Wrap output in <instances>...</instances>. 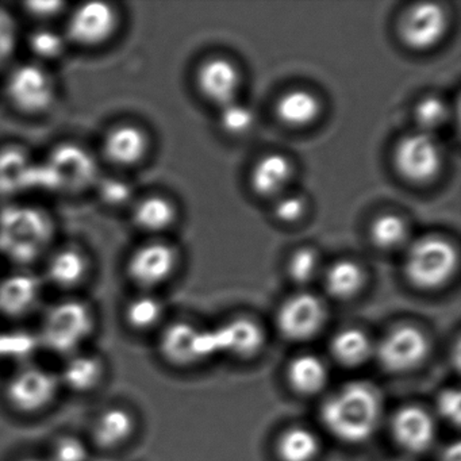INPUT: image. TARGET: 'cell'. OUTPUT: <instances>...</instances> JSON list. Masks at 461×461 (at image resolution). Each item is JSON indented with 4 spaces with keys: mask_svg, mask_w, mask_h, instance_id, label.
Returning a JSON list of instances; mask_svg holds the SVG:
<instances>
[{
    "mask_svg": "<svg viewBox=\"0 0 461 461\" xmlns=\"http://www.w3.org/2000/svg\"><path fill=\"white\" fill-rule=\"evenodd\" d=\"M90 449L82 438L77 436H63L56 439L50 461H88Z\"/></svg>",
    "mask_w": 461,
    "mask_h": 461,
    "instance_id": "obj_36",
    "label": "cell"
},
{
    "mask_svg": "<svg viewBox=\"0 0 461 461\" xmlns=\"http://www.w3.org/2000/svg\"><path fill=\"white\" fill-rule=\"evenodd\" d=\"M291 177V164L285 156L271 153L256 163L250 174V185L261 196L279 194Z\"/></svg>",
    "mask_w": 461,
    "mask_h": 461,
    "instance_id": "obj_23",
    "label": "cell"
},
{
    "mask_svg": "<svg viewBox=\"0 0 461 461\" xmlns=\"http://www.w3.org/2000/svg\"><path fill=\"white\" fill-rule=\"evenodd\" d=\"M457 268V252L442 237L417 240L407 252L404 274L420 290H436L444 285Z\"/></svg>",
    "mask_w": 461,
    "mask_h": 461,
    "instance_id": "obj_5",
    "label": "cell"
},
{
    "mask_svg": "<svg viewBox=\"0 0 461 461\" xmlns=\"http://www.w3.org/2000/svg\"><path fill=\"white\" fill-rule=\"evenodd\" d=\"M60 379L50 369L25 366L7 380L5 395L7 403L21 414H39L52 406L60 390Z\"/></svg>",
    "mask_w": 461,
    "mask_h": 461,
    "instance_id": "obj_6",
    "label": "cell"
},
{
    "mask_svg": "<svg viewBox=\"0 0 461 461\" xmlns=\"http://www.w3.org/2000/svg\"><path fill=\"white\" fill-rule=\"evenodd\" d=\"M199 90L209 101L225 106L234 102L240 86L236 67L225 59H212L199 68L196 75Z\"/></svg>",
    "mask_w": 461,
    "mask_h": 461,
    "instance_id": "obj_19",
    "label": "cell"
},
{
    "mask_svg": "<svg viewBox=\"0 0 461 461\" xmlns=\"http://www.w3.org/2000/svg\"><path fill=\"white\" fill-rule=\"evenodd\" d=\"M325 307L312 294H298L282 304L276 323L280 333L293 341L312 339L325 322Z\"/></svg>",
    "mask_w": 461,
    "mask_h": 461,
    "instance_id": "obj_12",
    "label": "cell"
},
{
    "mask_svg": "<svg viewBox=\"0 0 461 461\" xmlns=\"http://www.w3.org/2000/svg\"><path fill=\"white\" fill-rule=\"evenodd\" d=\"M393 161L404 179L412 183H425L438 174L442 152L430 134L418 131L403 137L398 142Z\"/></svg>",
    "mask_w": 461,
    "mask_h": 461,
    "instance_id": "obj_10",
    "label": "cell"
},
{
    "mask_svg": "<svg viewBox=\"0 0 461 461\" xmlns=\"http://www.w3.org/2000/svg\"><path fill=\"white\" fill-rule=\"evenodd\" d=\"M123 318L126 325L133 330H149L163 318V304L155 296L142 294L126 304Z\"/></svg>",
    "mask_w": 461,
    "mask_h": 461,
    "instance_id": "obj_31",
    "label": "cell"
},
{
    "mask_svg": "<svg viewBox=\"0 0 461 461\" xmlns=\"http://www.w3.org/2000/svg\"><path fill=\"white\" fill-rule=\"evenodd\" d=\"M95 325V314L90 304L67 299L48 310L39 341L50 352L69 357L80 352V348L93 336Z\"/></svg>",
    "mask_w": 461,
    "mask_h": 461,
    "instance_id": "obj_3",
    "label": "cell"
},
{
    "mask_svg": "<svg viewBox=\"0 0 461 461\" xmlns=\"http://www.w3.org/2000/svg\"><path fill=\"white\" fill-rule=\"evenodd\" d=\"M276 453L280 461H314L320 453V441L314 431L295 426L280 434Z\"/></svg>",
    "mask_w": 461,
    "mask_h": 461,
    "instance_id": "obj_28",
    "label": "cell"
},
{
    "mask_svg": "<svg viewBox=\"0 0 461 461\" xmlns=\"http://www.w3.org/2000/svg\"><path fill=\"white\" fill-rule=\"evenodd\" d=\"M29 48L41 60L52 61L66 52L67 39L53 29H37L29 37Z\"/></svg>",
    "mask_w": 461,
    "mask_h": 461,
    "instance_id": "obj_33",
    "label": "cell"
},
{
    "mask_svg": "<svg viewBox=\"0 0 461 461\" xmlns=\"http://www.w3.org/2000/svg\"><path fill=\"white\" fill-rule=\"evenodd\" d=\"M382 399L368 383L355 382L339 388L321 409L325 428L339 441L361 444L376 431Z\"/></svg>",
    "mask_w": 461,
    "mask_h": 461,
    "instance_id": "obj_1",
    "label": "cell"
},
{
    "mask_svg": "<svg viewBox=\"0 0 461 461\" xmlns=\"http://www.w3.org/2000/svg\"><path fill=\"white\" fill-rule=\"evenodd\" d=\"M393 461H406V460H393Z\"/></svg>",
    "mask_w": 461,
    "mask_h": 461,
    "instance_id": "obj_46",
    "label": "cell"
},
{
    "mask_svg": "<svg viewBox=\"0 0 461 461\" xmlns=\"http://www.w3.org/2000/svg\"><path fill=\"white\" fill-rule=\"evenodd\" d=\"M6 358V333H0V360Z\"/></svg>",
    "mask_w": 461,
    "mask_h": 461,
    "instance_id": "obj_44",
    "label": "cell"
},
{
    "mask_svg": "<svg viewBox=\"0 0 461 461\" xmlns=\"http://www.w3.org/2000/svg\"><path fill=\"white\" fill-rule=\"evenodd\" d=\"M429 349L428 337L420 329L402 325L385 334L377 345L376 356L385 371L403 374L420 366Z\"/></svg>",
    "mask_w": 461,
    "mask_h": 461,
    "instance_id": "obj_8",
    "label": "cell"
},
{
    "mask_svg": "<svg viewBox=\"0 0 461 461\" xmlns=\"http://www.w3.org/2000/svg\"><path fill=\"white\" fill-rule=\"evenodd\" d=\"M318 268V258L314 250L309 248L296 250L288 264L290 276L296 283H307L315 276Z\"/></svg>",
    "mask_w": 461,
    "mask_h": 461,
    "instance_id": "obj_38",
    "label": "cell"
},
{
    "mask_svg": "<svg viewBox=\"0 0 461 461\" xmlns=\"http://www.w3.org/2000/svg\"><path fill=\"white\" fill-rule=\"evenodd\" d=\"M48 277L60 288H74L86 279L88 261L86 256L75 248H63L48 261Z\"/></svg>",
    "mask_w": 461,
    "mask_h": 461,
    "instance_id": "obj_24",
    "label": "cell"
},
{
    "mask_svg": "<svg viewBox=\"0 0 461 461\" xmlns=\"http://www.w3.org/2000/svg\"><path fill=\"white\" fill-rule=\"evenodd\" d=\"M437 410L444 420L457 426L461 420L460 393H458V391L453 390V388L442 391L438 399H437Z\"/></svg>",
    "mask_w": 461,
    "mask_h": 461,
    "instance_id": "obj_41",
    "label": "cell"
},
{
    "mask_svg": "<svg viewBox=\"0 0 461 461\" xmlns=\"http://www.w3.org/2000/svg\"><path fill=\"white\" fill-rule=\"evenodd\" d=\"M32 190H39V163L18 147L0 150V195H20Z\"/></svg>",
    "mask_w": 461,
    "mask_h": 461,
    "instance_id": "obj_17",
    "label": "cell"
},
{
    "mask_svg": "<svg viewBox=\"0 0 461 461\" xmlns=\"http://www.w3.org/2000/svg\"><path fill=\"white\" fill-rule=\"evenodd\" d=\"M447 118V104L437 96H426L415 109V121H417L420 131H425V133L444 125Z\"/></svg>",
    "mask_w": 461,
    "mask_h": 461,
    "instance_id": "obj_34",
    "label": "cell"
},
{
    "mask_svg": "<svg viewBox=\"0 0 461 461\" xmlns=\"http://www.w3.org/2000/svg\"><path fill=\"white\" fill-rule=\"evenodd\" d=\"M17 44V23L7 10L0 9V68L13 58Z\"/></svg>",
    "mask_w": 461,
    "mask_h": 461,
    "instance_id": "obj_37",
    "label": "cell"
},
{
    "mask_svg": "<svg viewBox=\"0 0 461 461\" xmlns=\"http://www.w3.org/2000/svg\"><path fill=\"white\" fill-rule=\"evenodd\" d=\"M176 266L174 248L163 242H150L134 250L126 271L131 282L144 290L163 285Z\"/></svg>",
    "mask_w": 461,
    "mask_h": 461,
    "instance_id": "obj_13",
    "label": "cell"
},
{
    "mask_svg": "<svg viewBox=\"0 0 461 461\" xmlns=\"http://www.w3.org/2000/svg\"><path fill=\"white\" fill-rule=\"evenodd\" d=\"M149 149V139L139 126L121 123L107 131L104 153L110 163L118 167H133L141 163Z\"/></svg>",
    "mask_w": 461,
    "mask_h": 461,
    "instance_id": "obj_18",
    "label": "cell"
},
{
    "mask_svg": "<svg viewBox=\"0 0 461 461\" xmlns=\"http://www.w3.org/2000/svg\"><path fill=\"white\" fill-rule=\"evenodd\" d=\"M447 29L444 10L434 4H420L404 15L401 23V36L404 44L412 50H425L436 45Z\"/></svg>",
    "mask_w": 461,
    "mask_h": 461,
    "instance_id": "obj_14",
    "label": "cell"
},
{
    "mask_svg": "<svg viewBox=\"0 0 461 461\" xmlns=\"http://www.w3.org/2000/svg\"><path fill=\"white\" fill-rule=\"evenodd\" d=\"M407 230L406 222L401 217L385 214L372 223L371 239L380 249H395L406 241Z\"/></svg>",
    "mask_w": 461,
    "mask_h": 461,
    "instance_id": "obj_32",
    "label": "cell"
},
{
    "mask_svg": "<svg viewBox=\"0 0 461 461\" xmlns=\"http://www.w3.org/2000/svg\"><path fill=\"white\" fill-rule=\"evenodd\" d=\"M175 207L163 196H148L134 207L133 220L137 228L150 233H158L172 225L175 221Z\"/></svg>",
    "mask_w": 461,
    "mask_h": 461,
    "instance_id": "obj_29",
    "label": "cell"
},
{
    "mask_svg": "<svg viewBox=\"0 0 461 461\" xmlns=\"http://www.w3.org/2000/svg\"><path fill=\"white\" fill-rule=\"evenodd\" d=\"M136 429V417L131 410L121 406L109 407L94 422V442L101 449H120L133 438Z\"/></svg>",
    "mask_w": 461,
    "mask_h": 461,
    "instance_id": "obj_21",
    "label": "cell"
},
{
    "mask_svg": "<svg viewBox=\"0 0 461 461\" xmlns=\"http://www.w3.org/2000/svg\"><path fill=\"white\" fill-rule=\"evenodd\" d=\"M291 387L302 395H314L328 383V368L314 355H301L291 361L287 369Z\"/></svg>",
    "mask_w": 461,
    "mask_h": 461,
    "instance_id": "obj_25",
    "label": "cell"
},
{
    "mask_svg": "<svg viewBox=\"0 0 461 461\" xmlns=\"http://www.w3.org/2000/svg\"><path fill=\"white\" fill-rule=\"evenodd\" d=\"M325 285L328 293L334 298H353L363 288V271L353 261H337L326 272Z\"/></svg>",
    "mask_w": 461,
    "mask_h": 461,
    "instance_id": "obj_30",
    "label": "cell"
},
{
    "mask_svg": "<svg viewBox=\"0 0 461 461\" xmlns=\"http://www.w3.org/2000/svg\"><path fill=\"white\" fill-rule=\"evenodd\" d=\"M391 431L399 447L406 452L420 453L428 450L436 438L433 417L422 407L406 406L398 410L391 420Z\"/></svg>",
    "mask_w": 461,
    "mask_h": 461,
    "instance_id": "obj_15",
    "label": "cell"
},
{
    "mask_svg": "<svg viewBox=\"0 0 461 461\" xmlns=\"http://www.w3.org/2000/svg\"><path fill=\"white\" fill-rule=\"evenodd\" d=\"M263 329L247 318H237L212 330H204L203 345L207 358L218 353L252 357L264 347Z\"/></svg>",
    "mask_w": 461,
    "mask_h": 461,
    "instance_id": "obj_11",
    "label": "cell"
},
{
    "mask_svg": "<svg viewBox=\"0 0 461 461\" xmlns=\"http://www.w3.org/2000/svg\"><path fill=\"white\" fill-rule=\"evenodd\" d=\"M118 26L120 15L112 5L88 2L72 13L66 39L83 48L101 47L114 37Z\"/></svg>",
    "mask_w": 461,
    "mask_h": 461,
    "instance_id": "obj_9",
    "label": "cell"
},
{
    "mask_svg": "<svg viewBox=\"0 0 461 461\" xmlns=\"http://www.w3.org/2000/svg\"><path fill=\"white\" fill-rule=\"evenodd\" d=\"M6 94L18 112L39 115L56 101V85L47 69L39 64H23L7 77Z\"/></svg>",
    "mask_w": 461,
    "mask_h": 461,
    "instance_id": "obj_7",
    "label": "cell"
},
{
    "mask_svg": "<svg viewBox=\"0 0 461 461\" xmlns=\"http://www.w3.org/2000/svg\"><path fill=\"white\" fill-rule=\"evenodd\" d=\"M220 123L226 133L242 134L249 131L253 123V113L245 104L230 102L222 106Z\"/></svg>",
    "mask_w": 461,
    "mask_h": 461,
    "instance_id": "obj_35",
    "label": "cell"
},
{
    "mask_svg": "<svg viewBox=\"0 0 461 461\" xmlns=\"http://www.w3.org/2000/svg\"><path fill=\"white\" fill-rule=\"evenodd\" d=\"M330 352L341 366H358L368 361L374 352V347L363 330L348 328L333 337Z\"/></svg>",
    "mask_w": 461,
    "mask_h": 461,
    "instance_id": "obj_27",
    "label": "cell"
},
{
    "mask_svg": "<svg viewBox=\"0 0 461 461\" xmlns=\"http://www.w3.org/2000/svg\"><path fill=\"white\" fill-rule=\"evenodd\" d=\"M442 461H461L460 444L455 442L447 447L442 456Z\"/></svg>",
    "mask_w": 461,
    "mask_h": 461,
    "instance_id": "obj_43",
    "label": "cell"
},
{
    "mask_svg": "<svg viewBox=\"0 0 461 461\" xmlns=\"http://www.w3.org/2000/svg\"><path fill=\"white\" fill-rule=\"evenodd\" d=\"M66 5L61 2H29L25 4V10L32 17L39 20H52L63 13Z\"/></svg>",
    "mask_w": 461,
    "mask_h": 461,
    "instance_id": "obj_42",
    "label": "cell"
},
{
    "mask_svg": "<svg viewBox=\"0 0 461 461\" xmlns=\"http://www.w3.org/2000/svg\"><path fill=\"white\" fill-rule=\"evenodd\" d=\"M98 193L107 206L120 207L128 203L133 196L131 185L117 177H107L98 182Z\"/></svg>",
    "mask_w": 461,
    "mask_h": 461,
    "instance_id": "obj_39",
    "label": "cell"
},
{
    "mask_svg": "<svg viewBox=\"0 0 461 461\" xmlns=\"http://www.w3.org/2000/svg\"><path fill=\"white\" fill-rule=\"evenodd\" d=\"M161 355L175 366H191L201 357V329L188 322L171 323L158 339Z\"/></svg>",
    "mask_w": 461,
    "mask_h": 461,
    "instance_id": "obj_20",
    "label": "cell"
},
{
    "mask_svg": "<svg viewBox=\"0 0 461 461\" xmlns=\"http://www.w3.org/2000/svg\"><path fill=\"white\" fill-rule=\"evenodd\" d=\"M55 236L52 218L32 204H10L0 212V256L17 266L39 260Z\"/></svg>",
    "mask_w": 461,
    "mask_h": 461,
    "instance_id": "obj_2",
    "label": "cell"
},
{
    "mask_svg": "<svg viewBox=\"0 0 461 461\" xmlns=\"http://www.w3.org/2000/svg\"><path fill=\"white\" fill-rule=\"evenodd\" d=\"M41 282L28 271L15 272L0 280V315L23 318L32 314L41 301Z\"/></svg>",
    "mask_w": 461,
    "mask_h": 461,
    "instance_id": "obj_16",
    "label": "cell"
},
{
    "mask_svg": "<svg viewBox=\"0 0 461 461\" xmlns=\"http://www.w3.org/2000/svg\"><path fill=\"white\" fill-rule=\"evenodd\" d=\"M98 164L87 149L66 142L39 163V190L75 195L98 183Z\"/></svg>",
    "mask_w": 461,
    "mask_h": 461,
    "instance_id": "obj_4",
    "label": "cell"
},
{
    "mask_svg": "<svg viewBox=\"0 0 461 461\" xmlns=\"http://www.w3.org/2000/svg\"><path fill=\"white\" fill-rule=\"evenodd\" d=\"M304 209H306V202H304L303 196L298 195V194H290V195L283 196L277 202L275 214L283 222H294L302 217Z\"/></svg>",
    "mask_w": 461,
    "mask_h": 461,
    "instance_id": "obj_40",
    "label": "cell"
},
{
    "mask_svg": "<svg viewBox=\"0 0 461 461\" xmlns=\"http://www.w3.org/2000/svg\"><path fill=\"white\" fill-rule=\"evenodd\" d=\"M320 110L317 96L304 90H293L285 94L276 106L279 120L293 128H302L314 122Z\"/></svg>",
    "mask_w": 461,
    "mask_h": 461,
    "instance_id": "obj_26",
    "label": "cell"
},
{
    "mask_svg": "<svg viewBox=\"0 0 461 461\" xmlns=\"http://www.w3.org/2000/svg\"><path fill=\"white\" fill-rule=\"evenodd\" d=\"M104 374L106 366L101 356L79 352L67 358L59 379L74 393H88L102 384Z\"/></svg>",
    "mask_w": 461,
    "mask_h": 461,
    "instance_id": "obj_22",
    "label": "cell"
},
{
    "mask_svg": "<svg viewBox=\"0 0 461 461\" xmlns=\"http://www.w3.org/2000/svg\"><path fill=\"white\" fill-rule=\"evenodd\" d=\"M18 461H50V458L34 457V456H32V457H23Z\"/></svg>",
    "mask_w": 461,
    "mask_h": 461,
    "instance_id": "obj_45",
    "label": "cell"
}]
</instances>
